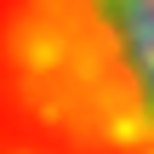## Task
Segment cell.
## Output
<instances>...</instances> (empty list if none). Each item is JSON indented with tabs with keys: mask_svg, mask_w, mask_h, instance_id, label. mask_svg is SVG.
Masks as SVG:
<instances>
[{
	"mask_svg": "<svg viewBox=\"0 0 154 154\" xmlns=\"http://www.w3.org/2000/svg\"><path fill=\"white\" fill-rule=\"evenodd\" d=\"M0 154H154V0H0Z\"/></svg>",
	"mask_w": 154,
	"mask_h": 154,
	"instance_id": "obj_1",
	"label": "cell"
}]
</instances>
